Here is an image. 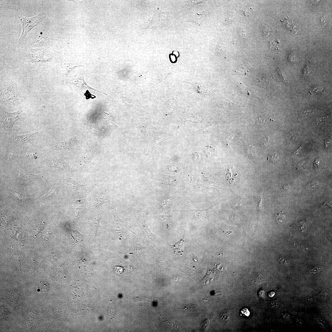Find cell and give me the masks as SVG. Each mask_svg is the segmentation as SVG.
Here are the masks:
<instances>
[{"instance_id": "45", "label": "cell", "mask_w": 332, "mask_h": 332, "mask_svg": "<svg viewBox=\"0 0 332 332\" xmlns=\"http://www.w3.org/2000/svg\"><path fill=\"white\" fill-rule=\"evenodd\" d=\"M328 140L327 141H326V142H325V143L326 144H325L326 145H327V144H329V143H330V141H329V140Z\"/></svg>"}, {"instance_id": "27", "label": "cell", "mask_w": 332, "mask_h": 332, "mask_svg": "<svg viewBox=\"0 0 332 332\" xmlns=\"http://www.w3.org/2000/svg\"><path fill=\"white\" fill-rule=\"evenodd\" d=\"M220 319L225 323H227L229 322L230 316L227 310H225L222 312L220 315Z\"/></svg>"}, {"instance_id": "42", "label": "cell", "mask_w": 332, "mask_h": 332, "mask_svg": "<svg viewBox=\"0 0 332 332\" xmlns=\"http://www.w3.org/2000/svg\"><path fill=\"white\" fill-rule=\"evenodd\" d=\"M314 111V110H311V111H305L304 112V113L306 115H309V114H310L313 113Z\"/></svg>"}, {"instance_id": "1", "label": "cell", "mask_w": 332, "mask_h": 332, "mask_svg": "<svg viewBox=\"0 0 332 332\" xmlns=\"http://www.w3.org/2000/svg\"><path fill=\"white\" fill-rule=\"evenodd\" d=\"M53 52L49 47L24 50L20 54L21 59L32 68H49L53 63Z\"/></svg>"}, {"instance_id": "7", "label": "cell", "mask_w": 332, "mask_h": 332, "mask_svg": "<svg viewBox=\"0 0 332 332\" xmlns=\"http://www.w3.org/2000/svg\"><path fill=\"white\" fill-rule=\"evenodd\" d=\"M60 189L56 186H54L50 191L40 199V201L48 204H54L59 203L62 197Z\"/></svg>"}, {"instance_id": "5", "label": "cell", "mask_w": 332, "mask_h": 332, "mask_svg": "<svg viewBox=\"0 0 332 332\" xmlns=\"http://www.w3.org/2000/svg\"><path fill=\"white\" fill-rule=\"evenodd\" d=\"M37 167L38 168H55L64 170L70 174L72 173L68 160L63 158L46 159L39 163L37 165Z\"/></svg>"}, {"instance_id": "20", "label": "cell", "mask_w": 332, "mask_h": 332, "mask_svg": "<svg viewBox=\"0 0 332 332\" xmlns=\"http://www.w3.org/2000/svg\"><path fill=\"white\" fill-rule=\"evenodd\" d=\"M63 183L66 187H67L74 190H78L80 187L79 184L72 179H63Z\"/></svg>"}, {"instance_id": "30", "label": "cell", "mask_w": 332, "mask_h": 332, "mask_svg": "<svg viewBox=\"0 0 332 332\" xmlns=\"http://www.w3.org/2000/svg\"><path fill=\"white\" fill-rule=\"evenodd\" d=\"M272 31V30L268 26L264 24L263 26V35L264 37L269 36Z\"/></svg>"}, {"instance_id": "14", "label": "cell", "mask_w": 332, "mask_h": 332, "mask_svg": "<svg viewBox=\"0 0 332 332\" xmlns=\"http://www.w3.org/2000/svg\"><path fill=\"white\" fill-rule=\"evenodd\" d=\"M41 35L36 37V38H33L32 45L33 47H41L46 46L49 44V37L40 33Z\"/></svg>"}, {"instance_id": "38", "label": "cell", "mask_w": 332, "mask_h": 332, "mask_svg": "<svg viewBox=\"0 0 332 332\" xmlns=\"http://www.w3.org/2000/svg\"><path fill=\"white\" fill-rule=\"evenodd\" d=\"M321 23L322 24V26H323L326 25V23L327 19L325 16H322L320 18Z\"/></svg>"}, {"instance_id": "10", "label": "cell", "mask_w": 332, "mask_h": 332, "mask_svg": "<svg viewBox=\"0 0 332 332\" xmlns=\"http://www.w3.org/2000/svg\"><path fill=\"white\" fill-rule=\"evenodd\" d=\"M113 220L110 225V227L112 231L117 235L125 227L126 223L120 219L115 211L113 212Z\"/></svg>"}, {"instance_id": "41", "label": "cell", "mask_w": 332, "mask_h": 332, "mask_svg": "<svg viewBox=\"0 0 332 332\" xmlns=\"http://www.w3.org/2000/svg\"><path fill=\"white\" fill-rule=\"evenodd\" d=\"M295 60L294 54H293L292 53H291L289 57V61L292 62L294 61Z\"/></svg>"}, {"instance_id": "28", "label": "cell", "mask_w": 332, "mask_h": 332, "mask_svg": "<svg viewBox=\"0 0 332 332\" xmlns=\"http://www.w3.org/2000/svg\"><path fill=\"white\" fill-rule=\"evenodd\" d=\"M72 235L73 238L75 241L79 243L82 242L83 239V235L76 231H73Z\"/></svg>"}, {"instance_id": "11", "label": "cell", "mask_w": 332, "mask_h": 332, "mask_svg": "<svg viewBox=\"0 0 332 332\" xmlns=\"http://www.w3.org/2000/svg\"><path fill=\"white\" fill-rule=\"evenodd\" d=\"M38 317L36 312H30L28 314L26 320L27 327L29 330H34L39 323Z\"/></svg>"}, {"instance_id": "31", "label": "cell", "mask_w": 332, "mask_h": 332, "mask_svg": "<svg viewBox=\"0 0 332 332\" xmlns=\"http://www.w3.org/2000/svg\"><path fill=\"white\" fill-rule=\"evenodd\" d=\"M323 268V266H317L314 268L311 269L309 271V273L314 274L319 273L322 271Z\"/></svg>"}, {"instance_id": "18", "label": "cell", "mask_w": 332, "mask_h": 332, "mask_svg": "<svg viewBox=\"0 0 332 332\" xmlns=\"http://www.w3.org/2000/svg\"><path fill=\"white\" fill-rule=\"evenodd\" d=\"M94 154V151L91 149L88 150L84 152L80 157V164L83 165L86 163L92 158Z\"/></svg>"}, {"instance_id": "36", "label": "cell", "mask_w": 332, "mask_h": 332, "mask_svg": "<svg viewBox=\"0 0 332 332\" xmlns=\"http://www.w3.org/2000/svg\"><path fill=\"white\" fill-rule=\"evenodd\" d=\"M262 201V197L261 196L260 197V202L258 203V212L259 213L262 210L263 203Z\"/></svg>"}, {"instance_id": "3", "label": "cell", "mask_w": 332, "mask_h": 332, "mask_svg": "<svg viewBox=\"0 0 332 332\" xmlns=\"http://www.w3.org/2000/svg\"><path fill=\"white\" fill-rule=\"evenodd\" d=\"M21 109L13 113L3 111L1 113V129L5 134L10 135L15 123L20 119V115L23 111Z\"/></svg>"}, {"instance_id": "37", "label": "cell", "mask_w": 332, "mask_h": 332, "mask_svg": "<svg viewBox=\"0 0 332 332\" xmlns=\"http://www.w3.org/2000/svg\"><path fill=\"white\" fill-rule=\"evenodd\" d=\"M208 320L203 321L202 324V327L203 328L205 329H206L208 326H209L210 324V321H208Z\"/></svg>"}, {"instance_id": "22", "label": "cell", "mask_w": 332, "mask_h": 332, "mask_svg": "<svg viewBox=\"0 0 332 332\" xmlns=\"http://www.w3.org/2000/svg\"><path fill=\"white\" fill-rule=\"evenodd\" d=\"M16 154L11 151L6 152L3 156V159L6 163H11L16 157Z\"/></svg>"}, {"instance_id": "17", "label": "cell", "mask_w": 332, "mask_h": 332, "mask_svg": "<svg viewBox=\"0 0 332 332\" xmlns=\"http://www.w3.org/2000/svg\"><path fill=\"white\" fill-rule=\"evenodd\" d=\"M110 197L108 194L106 193H102L97 195L94 198L93 203L95 206H98L108 202L109 200Z\"/></svg>"}, {"instance_id": "15", "label": "cell", "mask_w": 332, "mask_h": 332, "mask_svg": "<svg viewBox=\"0 0 332 332\" xmlns=\"http://www.w3.org/2000/svg\"><path fill=\"white\" fill-rule=\"evenodd\" d=\"M21 297L20 293L16 291L8 292L4 296L6 300L12 303H15L18 302L21 299Z\"/></svg>"}, {"instance_id": "43", "label": "cell", "mask_w": 332, "mask_h": 332, "mask_svg": "<svg viewBox=\"0 0 332 332\" xmlns=\"http://www.w3.org/2000/svg\"><path fill=\"white\" fill-rule=\"evenodd\" d=\"M302 148V147H300L295 152L294 155H296L299 152L301 149Z\"/></svg>"}, {"instance_id": "25", "label": "cell", "mask_w": 332, "mask_h": 332, "mask_svg": "<svg viewBox=\"0 0 332 332\" xmlns=\"http://www.w3.org/2000/svg\"><path fill=\"white\" fill-rule=\"evenodd\" d=\"M162 180L163 182L167 185H173L175 184L176 182L174 177L168 176L164 177Z\"/></svg>"}, {"instance_id": "19", "label": "cell", "mask_w": 332, "mask_h": 332, "mask_svg": "<svg viewBox=\"0 0 332 332\" xmlns=\"http://www.w3.org/2000/svg\"><path fill=\"white\" fill-rule=\"evenodd\" d=\"M210 208L204 210H198L194 208L193 210H191L194 214V220L196 221L202 220L205 217L207 211Z\"/></svg>"}, {"instance_id": "9", "label": "cell", "mask_w": 332, "mask_h": 332, "mask_svg": "<svg viewBox=\"0 0 332 332\" xmlns=\"http://www.w3.org/2000/svg\"><path fill=\"white\" fill-rule=\"evenodd\" d=\"M42 131H38L34 133L16 135L12 137V139L16 144L23 145L36 139L41 135Z\"/></svg>"}, {"instance_id": "2", "label": "cell", "mask_w": 332, "mask_h": 332, "mask_svg": "<svg viewBox=\"0 0 332 332\" xmlns=\"http://www.w3.org/2000/svg\"><path fill=\"white\" fill-rule=\"evenodd\" d=\"M2 101L6 104L14 105L15 102L21 100L16 82L10 80L6 82L1 94Z\"/></svg>"}, {"instance_id": "16", "label": "cell", "mask_w": 332, "mask_h": 332, "mask_svg": "<svg viewBox=\"0 0 332 332\" xmlns=\"http://www.w3.org/2000/svg\"><path fill=\"white\" fill-rule=\"evenodd\" d=\"M10 196L12 198L20 203L28 201V199H30L32 198V197H33V195H23L13 191H10Z\"/></svg>"}, {"instance_id": "35", "label": "cell", "mask_w": 332, "mask_h": 332, "mask_svg": "<svg viewBox=\"0 0 332 332\" xmlns=\"http://www.w3.org/2000/svg\"><path fill=\"white\" fill-rule=\"evenodd\" d=\"M299 229L301 230V232L304 231L307 229V225L306 223L303 221H301L299 222L298 225Z\"/></svg>"}, {"instance_id": "26", "label": "cell", "mask_w": 332, "mask_h": 332, "mask_svg": "<svg viewBox=\"0 0 332 332\" xmlns=\"http://www.w3.org/2000/svg\"><path fill=\"white\" fill-rule=\"evenodd\" d=\"M171 205V202L169 199L168 198L163 199L159 204L160 207L162 208H169Z\"/></svg>"}, {"instance_id": "40", "label": "cell", "mask_w": 332, "mask_h": 332, "mask_svg": "<svg viewBox=\"0 0 332 332\" xmlns=\"http://www.w3.org/2000/svg\"><path fill=\"white\" fill-rule=\"evenodd\" d=\"M319 160L318 159H316L314 163V166L316 170L319 169Z\"/></svg>"}, {"instance_id": "39", "label": "cell", "mask_w": 332, "mask_h": 332, "mask_svg": "<svg viewBox=\"0 0 332 332\" xmlns=\"http://www.w3.org/2000/svg\"><path fill=\"white\" fill-rule=\"evenodd\" d=\"M332 205V201L331 200H328L322 206V207L324 208L327 206H331Z\"/></svg>"}, {"instance_id": "44", "label": "cell", "mask_w": 332, "mask_h": 332, "mask_svg": "<svg viewBox=\"0 0 332 332\" xmlns=\"http://www.w3.org/2000/svg\"><path fill=\"white\" fill-rule=\"evenodd\" d=\"M277 157V155H273L272 156V158L273 159V160H276L277 159V160L278 158V157L275 158V157Z\"/></svg>"}, {"instance_id": "29", "label": "cell", "mask_w": 332, "mask_h": 332, "mask_svg": "<svg viewBox=\"0 0 332 332\" xmlns=\"http://www.w3.org/2000/svg\"><path fill=\"white\" fill-rule=\"evenodd\" d=\"M276 220L278 224L283 225L285 223L286 220V216L282 214H278L276 215Z\"/></svg>"}, {"instance_id": "33", "label": "cell", "mask_w": 332, "mask_h": 332, "mask_svg": "<svg viewBox=\"0 0 332 332\" xmlns=\"http://www.w3.org/2000/svg\"><path fill=\"white\" fill-rule=\"evenodd\" d=\"M328 118V116H325L318 118L316 121L317 125H320L323 124L324 123L326 122Z\"/></svg>"}, {"instance_id": "21", "label": "cell", "mask_w": 332, "mask_h": 332, "mask_svg": "<svg viewBox=\"0 0 332 332\" xmlns=\"http://www.w3.org/2000/svg\"><path fill=\"white\" fill-rule=\"evenodd\" d=\"M193 86L197 91L202 95L203 96H206L210 93V92L207 89L204 87L202 85L198 83H194L192 84Z\"/></svg>"}, {"instance_id": "23", "label": "cell", "mask_w": 332, "mask_h": 332, "mask_svg": "<svg viewBox=\"0 0 332 332\" xmlns=\"http://www.w3.org/2000/svg\"><path fill=\"white\" fill-rule=\"evenodd\" d=\"M184 241L181 240L174 245L173 247L175 252L179 254L182 253L184 249Z\"/></svg>"}, {"instance_id": "34", "label": "cell", "mask_w": 332, "mask_h": 332, "mask_svg": "<svg viewBox=\"0 0 332 332\" xmlns=\"http://www.w3.org/2000/svg\"><path fill=\"white\" fill-rule=\"evenodd\" d=\"M269 306L272 308H277L279 307V303L278 300L270 301L269 304Z\"/></svg>"}, {"instance_id": "24", "label": "cell", "mask_w": 332, "mask_h": 332, "mask_svg": "<svg viewBox=\"0 0 332 332\" xmlns=\"http://www.w3.org/2000/svg\"><path fill=\"white\" fill-rule=\"evenodd\" d=\"M40 291L43 293H46L49 291V284L48 282L45 280H42L40 282Z\"/></svg>"}, {"instance_id": "4", "label": "cell", "mask_w": 332, "mask_h": 332, "mask_svg": "<svg viewBox=\"0 0 332 332\" xmlns=\"http://www.w3.org/2000/svg\"><path fill=\"white\" fill-rule=\"evenodd\" d=\"M22 26L21 35L18 41V44L21 43L24 40L28 33L33 28L43 20L45 16L41 14L31 18H26L18 15Z\"/></svg>"}, {"instance_id": "6", "label": "cell", "mask_w": 332, "mask_h": 332, "mask_svg": "<svg viewBox=\"0 0 332 332\" xmlns=\"http://www.w3.org/2000/svg\"><path fill=\"white\" fill-rule=\"evenodd\" d=\"M1 172L3 174L21 181L29 183L40 179L42 175L31 174L27 173L21 169L9 168L4 169L2 170Z\"/></svg>"}, {"instance_id": "32", "label": "cell", "mask_w": 332, "mask_h": 332, "mask_svg": "<svg viewBox=\"0 0 332 332\" xmlns=\"http://www.w3.org/2000/svg\"><path fill=\"white\" fill-rule=\"evenodd\" d=\"M278 258L280 263L283 265L289 266L290 264V262L288 259L284 258L280 255L279 256Z\"/></svg>"}, {"instance_id": "13", "label": "cell", "mask_w": 332, "mask_h": 332, "mask_svg": "<svg viewBox=\"0 0 332 332\" xmlns=\"http://www.w3.org/2000/svg\"><path fill=\"white\" fill-rule=\"evenodd\" d=\"M101 219V216L100 215H97L94 217L92 223L90 232V239L94 242H96V241L97 231Z\"/></svg>"}, {"instance_id": "12", "label": "cell", "mask_w": 332, "mask_h": 332, "mask_svg": "<svg viewBox=\"0 0 332 332\" xmlns=\"http://www.w3.org/2000/svg\"><path fill=\"white\" fill-rule=\"evenodd\" d=\"M73 222L76 223L83 213L84 205L82 202H77L73 203Z\"/></svg>"}, {"instance_id": "8", "label": "cell", "mask_w": 332, "mask_h": 332, "mask_svg": "<svg viewBox=\"0 0 332 332\" xmlns=\"http://www.w3.org/2000/svg\"><path fill=\"white\" fill-rule=\"evenodd\" d=\"M79 141L77 139V136H74L68 141L52 143L50 146L55 150L65 152L78 145Z\"/></svg>"}]
</instances>
